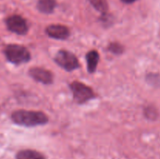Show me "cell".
<instances>
[{
	"mask_svg": "<svg viewBox=\"0 0 160 159\" xmlns=\"http://www.w3.org/2000/svg\"><path fill=\"white\" fill-rule=\"evenodd\" d=\"M6 59L13 64H22L31 59V54L25 47L20 45H9L5 48Z\"/></svg>",
	"mask_w": 160,
	"mask_h": 159,
	"instance_id": "7a4b0ae2",
	"label": "cell"
},
{
	"mask_svg": "<svg viewBox=\"0 0 160 159\" xmlns=\"http://www.w3.org/2000/svg\"><path fill=\"white\" fill-rule=\"evenodd\" d=\"M56 0H38L37 7L43 13H51L56 7Z\"/></svg>",
	"mask_w": 160,
	"mask_h": 159,
	"instance_id": "9c48e42d",
	"label": "cell"
},
{
	"mask_svg": "<svg viewBox=\"0 0 160 159\" xmlns=\"http://www.w3.org/2000/svg\"><path fill=\"white\" fill-rule=\"evenodd\" d=\"M8 29L19 35H24L28 31V26L25 19L18 15H13L7 18L6 21Z\"/></svg>",
	"mask_w": 160,
	"mask_h": 159,
	"instance_id": "5b68a950",
	"label": "cell"
},
{
	"mask_svg": "<svg viewBox=\"0 0 160 159\" xmlns=\"http://www.w3.org/2000/svg\"><path fill=\"white\" fill-rule=\"evenodd\" d=\"M11 118L16 124L27 127L45 125L48 121V116L43 112L26 110L14 112L12 114Z\"/></svg>",
	"mask_w": 160,
	"mask_h": 159,
	"instance_id": "6da1fadb",
	"label": "cell"
},
{
	"mask_svg": "<svg viewBox=\"0 0 160 159\" xmlns=\"http://www.w3.org/2000/svg\"><path fill=\"white\" fill-rule=\"evenodd\" d=\"M47 35L57 40H65L70 36V30L63 25H50L45 30Z\"/></svg>",
	"mask_w": 160,
	"mask_h": 159,
	"instance_id": "52a82bcc",
	"label": "cell"
},
{
	"mask_svg": "<svg viewBox=\"0 0 160 159\" xmlns=\"http://www.w3.org/2000/svg\"><path fill=\"white\" fill-rule=\"evenodd\" d=\"M121 1L123 2L124 3H127V4H130V3L134 2L137 1V0H121Z\"/></svg>",
	"mask_w": 160,
	"mask_h": 159,
	"instance_id": "4fadbf2b",
	"label": "cell"
},
{
	"mask_svg": "<svg viewBox=\"0 0 160 159\" xmlns=\"http://www.w3.org/2000/svg\"><path fill=\"white\" fill-rule=\"evenodd\" d=\"M55 62L67 71H73L79 68L80 64L74 54L66 50H60L56 53Z\"/></svg>",
	"mask_w": 160,
	"mask_h": 159,
	"instance_id": "277c9868",
	"label": "cell"
},
{
	"mask_svg": "<svg viewBox=\"0 0 160 159\" xmlns=\"http://www.w3.org/2000/svg\"><path fill=\"white\" fill-rule=\"evenodd\" d=\"M109 50L112 53L117 55H120L123 53V48L120 44L119 43H111L109 46Z\"/></svg>",
	"mask_w": 160,
	"mask_h": 159,
	"instance_id": "7c38bea8",
	"label": "cell"
},
{
	"mask_svg": "<svg viewBox=\"0 0 160 159\" xmlns=\"http://www.w3.org/2000/svg\"><path fill=\"white\" fill-rule=\"evenodd\" d=\"M17 159H45L41 153L33 150H23L18 152L16 156Z\"/></svg>",
	"mask_w": 160,
	"mask_h": 159,
	"instance_id": "30bf717a",
	"label": "cell"
},
{
	"mask_svg": "<svg viewBox=\"0 0 160 159\" xmlns=\"http://www.w3.org/2000/svg\"><path fill=\"white\" fill-rule=\"evenodd\" d=\"M86 59H87L88 71L90 73H93L96 70L98 59H99V55L96 51L92 50L86 55Z\"/></svg>",
	"mask_w": 160,
	"mask_h": 159,
	"instance_id": "ba28073f",
	"label": "cell"
},
{
	"mask_svg": "<svg viewBox=\"0 0 160 159\" xmlns=\"http://www.w3.org/2000/svg\"><path fill=\"white\" fill-rule=\"evenodd\" d=\"M29 74L36 81L44 84H50L53 82L52 73L45 69L34 67L29 70Z\"/></svg>",
	"mask_w": 160,
	"mask_h": 159,
	"instance_id": "8992f818",
	"label": "cell"
},
{
	"mask_svg": "<svg viewBox=\"0 0 160 159\" xmlns=\"http://www.w3.org/2000/svg\"><path fill=\"white\" fill-rule=\"evenodd\" d=\"M73 93V99L78 104H84L95 97L94 92L91 87L78 81H74L70 85Z\"/></svg>",
	"mask_w": 160,
	"mask_h": 159,
	"instance_id": "3957f363",
	"label": "cell"
},
{
	"mask_svg": "<svg viewBox=\"0 0 160 159\" xmlns=\"http://www.w3.org/2000/svg\"><path fill=\"white\" fill-rule=\"evenodd\" d=\"M89 2L94 8L99 12L105 13L107 11L108 4L106 0H89Z\"/></svg>",
	"mask_w": 160,
	"mask_h": 159,
	"instance_id": "8fae6325",
	"label": "cell"
}]
</instances>
